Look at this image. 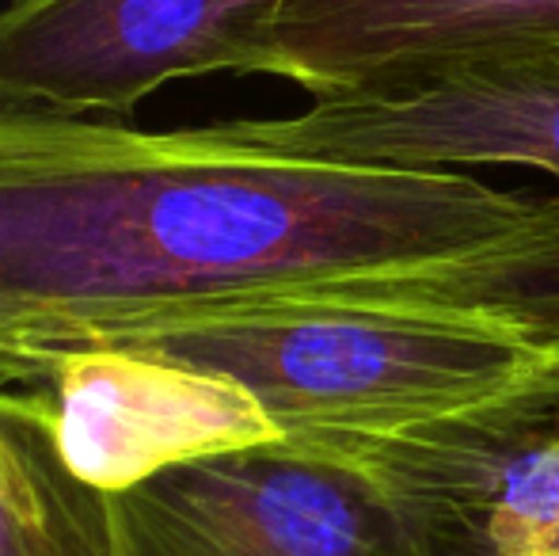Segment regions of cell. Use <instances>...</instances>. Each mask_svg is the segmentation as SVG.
I'll use <instances>...</instances> for the list:
<instances>
[{
  "label": "cell",
  "mask_w": 559,
  "mask_h": 556,
  "mask_svg": "<svg viewBox=\"0 0 559 556\" xmlns=\"http://www.w3.org/2000/svg\"><path fill=\"white\" fill-rule=\"evenodd\" d=\"M559 233V194L346 164L274 119L141 130L0 104V366L111 320Z\"/></svg>",
  "instance_id": "cell-1"
},
{
  "label": "cell",
  "mask_w": 559,
  "mask_h": 556,
  "mask_svg": "<svg viewBox=\"0 0 559 556\" xmlns=\"http://www.w3.org/2000/svg\"><path fill=\"white\" fill-rule=\"evenodd\" d=\"M115 519L118 556H423L366 469L286 438L156 469Z\"/></svg>",
  "instance_id": "cell-2"
},
{
  "label": "cell",
  "mask_w": 559,
  "mask_h": 556,
  "mask_svg": "<svg viewBox=\"0 0 559 556\" xmlns=\"http://www.w3.org/2000/svg\"><path fill=\"white\" fill-rule=\"evenodd\" d=\"M320 450L373 476L423 556H559V351L502 397Z\"/></svg>",
  "instance_id": "cell-3"
},
{
  "label": "cell",
  "mask_w": 559,
  "mask_h": 556,
  "mask_svg": "<svg viewBox=\"0 0 559 556\" xmlns=\"http://www.w3.org/2000/svg\"><path fill=\"white\" fill-rule=\"evenodd\" d=\"M282 0H12L0 104L130 115L171 81L266 73Z\"/></svg>",
  "instance_id": "cell-4"
},
{
  "label": "cell",
  "mask_w": 559,
  "mask_h": 556,
  "mask_svg": "<svg viewBox=\"0 0 559 556\" xmlns=\"http://www.w3.org/2000/svg\"><path fill=\"white\" fill-rule=\"evenodd\" d=\"M274 127L297 153L328 161L415 171L522 164L559 179V46L384 76Z\"/></svg>",
  "instance_id": "cell-5"
},
{
  "label": "cell",
  "mask_w": 559,
  "mask_h": 556,
  "mask_svg": "<svg viewBox=\"0 0 559 556\" xmlns=\"http://www.w3.org/2000/svg\"><path fill=\"white\" fill-rule=\"evenodd\" d=\"M559 46V0H282L271 76L312 99L487 54Z\"/></svg>",
  "instance_id": "cell-6"
},
{
  "label": "cell",
  "mask_w": 559,
  "mask_h": 556,
  "mask_svg": "<svg viewBox=\"0 0 559 556\" xmlns=\"http://www.w3.org/2000/svg\"><path fill=\"white\" fill-rule=\"evenodd\" d=\"M0 556H118L115 492L73 469L38 389H0Z\"/></svg>",
  "instance_id": "cell-7"
},
{
  "label": "cell",
  "mask_w": 559,
  "mask_h": 556,
  "mask_svg": "<svg viewBox=\"0 0 559 556\" xmlns=\"http://www.w3.org/2000/svg\"><path fill=\"white\" fill-rule=\"evenodd\" d=\"M335 282L389 301L476 312L530 335L540 347H559V233L514 240L491 252L430 263V268Z\"/></svg>",
  "instance_id": "cell-8"
}]
</instances>
